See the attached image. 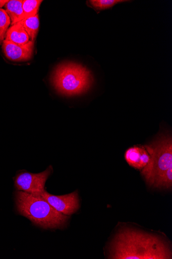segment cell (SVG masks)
Wrapping results in <instances>:
<instances>
[{
	"label": "cell",
	"mask_w": 172,
	"mask_h": 259,
	"mask_svg": "<svg viewBox=\"0 0 172 259\" xmlns=\"http://www.w3.org/2000/svg\"><path fill=\"white\" fill-rule=\"evenodd\" d=\"M109 258L169 259L168 245L156 235L131 229L119 231L113 241Z\"/></svg>",
	"instance_id": "6da1fadb"
},
{
	"label": "cell",
	"mask_w": 172,
	"mask_h": 259,
	"mask_svg": "<svg viewBox=\"0 0 172 259\" xmlns=\"http://www.w3.org/2000/svg\"><path fill=\"white\" fill-rule=\"evenodd\" d=\"M16 209L21 215L43 229H63L70 219L41 197L22 191L15 193Z\"/></svg>",
	"instance_id": "7a4b0ae2"
},
{
	"label": "cell",
	"mask_w": 172,
	"mask_h": 259,
	"mask_svg": "<svg viewBox=\"0 0 172 259\" xmlns=\"http://www.w3.org/2000/svg\"><path fill=\"white\" fill-rule=\"evenodd\" d=\"M93 81L89 70L82 65L67 63L59 65L52 77L57 91L68 97L80 95L91 88Z\"/></svg>",
	"instance_id": "3957f363"
},
{
	"label": "cell",
	"mask_w": 172,
	"mask_h": 259,
	"mask_svg": "<svg viewBox=\"0 0 172 259\" xmlns=\"http://www.w3.org/2000/svg\"><path fill=\"white\" fill-rule=\"evenodd\" d=\"M144 147L150 155V159L142 169L141 175L147 184L154 187L162 174L172 167L171 138L163 135L155 142Z\"/></svg>",
	"instance_id": "277c9868"
},
{
	"label": "cell",
	"mask_w": 172,
	"mask_h": 259,
	"mask_svg": "<svg viewBox=\"0 0 172 259\" xmlns=\"http://www.w3.org/2000/svg\"><path fill=\"white\" fill-rule=\"evenodd\" d=\"M52 171V166H49L45 171L39 174L22 171L16 176L15 188L17 191L26 192L35 197H41L45 191V183Z\"/></svg>",
	"instance_id": "5b68a950"
},
{
	"label": "cell",
	"mask_w": 172,
	"mask_h": 259,
	"mask_svg": "<svg viewBox=\"0 0 172 259\" xmlns=\"http://www.w3.org/2000/svg\"><path fill=\"white\" fill-rule=\"evenodd\" d=\"M41 197L59 212L68 216L77 212L80 206L78 191L63 196H55L45 191Z\"/></svg>",
	"instance_id": "8992f818"
},
{
	"label": "cell",
	"mask_w": 172,
	"mask_h": 259,
	"mask_svg": "<svg viewBox=\"0 0 172 259\" xmlns=\"http://www.w3.org/2000/svg\"><path fill=\"white\" fill-rule=\"evenodd\" d=\"M3 50L6 57L12 61H27L33 57L34 42L30 41L26 44L18 45L5 39L3 43Z\"/></svg>",
	"instance_id": "52a82bcc"
},
{
	"label": "cell",
	"mask_w": 172,
	"mask_h": 259,
	"mask_svg": "<svg viewBox=\"0 0 172 259\" xmlns=\"http://www.w3.org/2000/svg\"><path fill=\"white\" fill-rule=\"evenodd\" d=\"M125 158L131 166L142 169L149 162L150 156L144 147H134L127 150Z\"/></svg>",
	"instance_id": "ba28073f"
},
{
	"label": "cell",
	"mask_w": 172,
	"mask_h": 259,
	"mask_svg": "<svg viewBox=\"0 0 172 259\" xmlns=\"http://www.w3.org/2000/svg\"><path fill=\"white\" fill-rule=\"evenodd\" d=\"M6 40L18 45H24L30 41L29 35L20 22L9 28Z\"/></svg>",
	"instance_id": "9c48e42d"
},
{
	"label": "cell",
	"mask_w": 172,
	"mask_h": 259,
	"mask_svg": "<svg viewBox=\"0 0 172 259\" xmlns=\"http://www.w3.org/2000/svg\"><path fill=\"white\" fill-rule=\"evenodd\" d=\"M21 0H11L5 6V11L11 19L12 26L24 19Z\"/></svg>",
	"instance_id": "30bf717a"
},
{
	"label": "cell",
	"mask_w": 172,
	"mask_h": 259,
	"mask_svg": "<svg viewBox=\"0 0 172 259\" xmlns=\"http://www.w3.org/2000/svg\"><path fill=\"white\" fill-rule=\"evenodd\" d=\"M20 23L27 32L30 41L34 42L37 36L39 26L38 14L34 17L24 19L20 21Z\"/></svg>",
	"instance_id": "8fae6325"
},
{
	"label": "cell",
	"mask_w": 172,
	"mask_h": 259,
	"mask_svg": "<svg viewBox=\"0 0 172 259\" xmlns=\"http://www.w3.org/2000/svg\"><path fill=\"white\" fill-rule=\"evenodd\" d=\"M42 2V1L41 0H24L22 2V8L24 19L32 17L37 15Z\"/></svg>",
	"instance_id": "7c38bea8"
},
{
	"label": "cell",
	"mask_w": 172,
	"mask_h": 259,
	"mask_svg": "<svg viewBox=\"0 0 172 259\" xmlns=\"http://www.w3.org/2000/svg\"><path fill=\"white\" fill-rule=\"evenodd\" d=\"M128 2V1H123V0H91L88 3L90 7L95 10L97 13L102 11L110 9L115 5Z\"/></svg>",
	"instance_id": "4fadbf2b"
},
{
	"label": "cell",
	"mask_w": 172,
	"mask_h": 259,
	"mask_svg": "<svg viewBox=\"0 0 172 259\" xmlns=\"http://www.w3.org/2000/svg\"><path fill=\"white\" fill-rule=\"evenodd\" d=\"M11 19L6 11L0 9V44H2L11 24Z\"/></svg>",
	"instance_id": "5bb4252c"
},
{
	"label": "cell",
	"mask_w": 172,
	"mask_h": 259,
	"mask_svg": "<svg viewBox=\"0 0 172 259\" xmlns=\"http://www.w3.org/2000/svg\"><path fill=\"white\" fill-rule=\"evenodd\" d=\"M172 185V167L169 168L158 179L154 187L157 188H171Z\"/></svg>",
	"instance_id": "9a60e30c"
},
{
	"label": "cell",
	"mask_w": 172,
	"mask_h": 259,
	"mask_svg": "<svg viewBox=\"0 0 172 259\" xmlns=\"http://www.w3.org/2000/svg\"><path fill=\"white\" fill-rule=\"evenodd\" d=\"M8 2V0H0V9L5 6Z\"/></svg>",
	"instance_id": "2e32d148"
}]
</instances>
